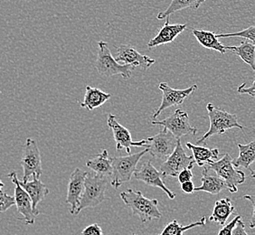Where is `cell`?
<instances>
[{
	"mask_svg": "<svg viewBox=\"0 0 255 235\" xmlns=\"http://www.w3.org/2000/svg\"><path fill=\"white\" fill-rule=\"evenodd\" d=\"M181 190L184 194H187V195H191L195 193V184L193 181H187L185 183H182L181 184Z\"/></svg>",
	"mask_w": 255,
	"mask_h": 235,
	"instance_id": "35",
	"label": "cell"
},
{
	"mask_svg": "<svg viewBox=\"0 0 255 235\" xmlns=\"http://www.w3.org/2000/svg\"><path fill=\"white\" fill-rule=\"evenodd\" d=\"M186 146L191 150L193 154L192 157L198 167H205L218 160L219 150L217 148H209L205 146L200 147L189 142H187Z\"/></svg>",
	"mask_w": 255,
	"mask_h": 235,
	"instance_id": "20",
	"label": "cell"
},
{
	"mask_svg": "<svg viewBox=\"0 0 255 235\" xmlns=\"http://www.w3.org/2000/svg\"><path fill=\"white\" fill-rule=\"evenodd\" d=\"M233 158L229 154H225L224 157L213 162L210 165L205 167L208 170H213L224 181L226 182L228 186V191L235 194L238 191L239 185H242L246 182V176L245 172L237 170L233 165Z\"/></svg>",
	"mask_w": 255,
	"mask_h": 235,
	"instance_id": "6",
	"label": "cell"
},
{
	"mask_svg": "<svg viewBox=\"0 0 255 235\" xmlns=\"http://www.w3.org/2000/svg\"><path fill=\"white\" fill-rule=\"evenodd\" d=\"M132 235H136V234H133Z\"/></svg>",
	"mask_w": 255,
	"mask_h": 235,
	"instance_id": "39",
	"label": "cell"
},
{
	"mask_svg": "<svg viewBox=\"0 0 255 235\" xmlns=\"http://www.w3.org/2000/svg\"><path fill=\"white\" fill-rule=\"evenodd\" d=\"M233 235H249L246 231V225L243 221H238L235 229L233 231Z\"/></svg>",
	"mask_w": 255,
	"mask_h": 235,
	"instance_id": "36",
	"label": "cell"
},
{
	"mask_svg": "<svg viewBox=\"0 0 255 235\" xmlns=\"http://www.w3.org/2000/svg\"><path fill=\"white\" fill-rule=\"evenodd\" d=\"M111 97H112V94L104 93L100 89L86 86L84 102L81 103V107L86 108L92 112L95 109L103 106L104 103L111 99Z\"/></svg>",
	"mask_w": 255,
	"mask_h": 235,
	"instance_id": "24",
	"label": "cell"
},
{
	"mask_svg": "<svg viewBox=\"0 0 255 235\" xmlns=\"http://www.w3.org/2000/svg\"><path fill=\"white\" fill-rule=\"evenodd\" d=\"M192 34L196 37L198 43L207 49L215 50L220 54L226 53V46L222 44L219 39L216 37V34L211 31L206 30L194 29Z\"/></svg>",
	"mask_w": 255,
	"mask_h": 235,
	"instance_id": "25",
	"label": "cell"
},
{
	"mask_svg": "<svg viewBox=\"0 0 255 235\" xmlns=\"http://www.w3.org/2000/svg\"><path fill=\"white\" fill-rule=\"evenodd\" d=\"M135 178L138 181H142L147 186H155L160 188L164 192L169 199H175L176 194L167 188L166 184L162 179V175L160 172L157 170L156 167L151 164V161H147L143 165L139 170H136L133 174Z\"/></svg>",
	"mask_w": 255,
	"mask_h": 235,
	"instance_id": "15",
	"label": "cell"
},
{
	"mask_svg": "<svg viewBox=\"0 0 255 235\" xmlns=\"http://www.w3.org/2000/svg\"><path fill=\"white\" fill-rule=\"evenodd\" d=\"M33 177L34 179L32 181L24 183L18 180V184L29 196L33 210L40 214V211L37 210V205L49 194V189L40 180V178H37L35 176H33Z\"/></svg>",
	"mask_w": 255,
	"mask_h": 235,
	"instance_id": "18",
	"label": "cell"
},
{
	"mask_svg": "<svg viewBox=\"0 0 255 235\" xmlns=\"http://www.w3.org/2000/svg\"><path fill=\"white\" fill-rule=\"evenodd\" d=\"M146 141L147 152L157 160L164 162L174 151L177 139L167 129L163 128L156 135L147 137Z\"/></svg>",
	"mask_w": 255,
	"mask_h": 235,
	"instance_id": "11",
	"label": "cell"
},
{
	"mask_svg": "<svg viewBox=\"0 0 255 235\" xmlns=\"http://www.w3.org/2000/svg\"><path fill=\"white\" fill-rule=\"evenodd\" d=\"M206 110L210 120V127L208 131L197 140V146L206 144V139L215 135H224L227 130L232 128L237 127L239 129H245V127L238 122L236 114L227 113L220 108H216L212 103H208L206 105Z\"/></svg>",
	"mask_w": 255,
	"mask_h": 235,
	"instance_id": "2",
	"label": "cell"
},
{
	"mask_svg": "<svg viewBox=\"0 0 255 235\" xmlns=\"http://www.w3.org/2000/svg\"><path fill=\"white\" fill-rule=\"evenodd\" d=\"M244 198L251 202L252 204V207H253V214H252V218H251L250 227L251 229H254L255 228V196H244Z\"/></svg>",
	"mask_w": 255,
	"mask_h": 235,
	"instance_id": "37",
	"label": "cell"
},
{
	"mask_svg": "<svg viewBox=\"0 0 255 235\" xmlns=\"http://www.w3.org/2000/svg\"><path fill=\"white\" fill-rule=\"evenodd\" d=\"M235 212V206L230 198L226 197L216 202L209 221L219 226H226V221Z\"/></svg>",
	"mask_w": 255,
	"mask_h": 235,
	"instance_id": "23",
	"label": "cell"
},
{
	"mask_svg": "<svg viewBox=\"0 0 255 235\" xmlns=\"http://www.w3.org/2000/svg\"><path fill=\"white\" fill-rule=\"evenodd\" d=\"M216 37L219 38H227V37H243L246 40H249L251 43L255 44V25H251L246 29L242 30L240 32L230 33V34H216Z\"/></svg>",
	"mask_w": 255,
	"mask_h": 235,
	"instance_id": "29",
	"label": "cell"
},
{
	"mask_svg": "<svg viewBox=\"0 0 255 235\" xmlns=\"http://www.w3.org/2000/svg\"><path fill=\"white\" fill-rule=\"evenodd\" d=\"M7 176L15 185V205L18 213L23 216L21 220L24 221L25 225H34V219L36 216H39V213L33 210L32 201L27 193L19 186L16 173L12 171Z\"/></svg>",
	"mask_w": 255,
	"mask_h": 235,
	"instance_id": "13",
	"label": "cell"
},
{
	"mask_svg": "<svg viewBox=\"0 0 255 235\" xmlns=\"http://www.w3.org/2000/svg\"><path fill=\"white\" fill-rule=\"evenodd\" d=\"M115 60L122 62L124 64L131 65L133 68L140 67L143 70H147L156 63V60L147 55L138 53L137 50L129 44H121L116 51Z\"/></svg>",
	"mask_w": 255,
	"mask_h": 235,
	"instance_id": "14",
	"label": "cell"
},
{
	"mask_svg": "<svg viewBox=\"0 0 255 235\" xmlns=\"http://www.w3.org/2000/svg\"><path fill=\"white\" fill-rule=\"evenodd\" d=\"M5 186L4 185V183L0 180V192H2V189H3V187Z\"/></svg>",
	"mask_w": 255,
	"mask_h": 235,
	"instance_id": "38",
	"label": "cell"
},
{
	"mask_svg": "<svg viewBox=\"0 0 255 235\" xmlns=\"http://www.w3.org/2000/svg\"><path fill=\"white\" fill-rule=\"evenodd\" d=\"M120 196L123 203L132 211L133 215L137 216L142 224L161 218L162 214L158 209L157 199H148L143 196L141 192L136 191L132 188L122 192Z\"/></svg>",
	"mask_w": 255,
	"mask_h": 235,
	"instance_id": "1",
	"label": "cell"
},
{
	"mask_svg": "<svg viewBox=\"0 0 255 235\" xmlns=\"http://www.w3.org/2000/svg\"><path fill=\"white\" fill-rule=\"evenodd\" d=\"M202 185L195 188V192H206L211 195H218L223 190H228V186L219 176L209 175L208 169L205 167L202 171Z\"/></svg>",
	"mask_w": 255,
	"mask_h": 235,
	"instance_id": "22",
	"label": "cell"
},
{
	"mask_svg": "<svg viewBox=\"0 0 255 235\" xmlns=\"http://www.w3.org/2000/svg\"><path fill=\"white\" fill-rule=\"evenodd\" d=\"M82 235H103V229L98 224L86 226L82 232Z\"/></svg>",
	"mask_w": 255,
	"mask_h": 235,
	"instance_id": "32",
	"label": "cell"
},
{
	"mask_svg": "<svg viewBox=\"0 0 255 235\" xmlns=\"http://www.w3.org/2000/svg\"><path fill=\"white\" fill-rule=\"evenodd\" d=\"M99 51L95 62V68L99 74L103 77H113L121 75L123 79L128 80L131 77L132 70L131 65L121 64L113 57L109 45L106 42H98Z\"/></svg>",
	"mask_w": 255,
	"mask_h": 235,
	"instance_id": "4",
	"label": "cell"
},
{
	"mask_svg": "<svg viewBox=\"0 0 255 235\" xmlns=\"http://www.w3.org/2000/svg\"><path fill=\"white\" fill-rule=\"evenodd\" d=\"M108 178L97 176L92 172H87L84 180V192L80 198L78 208L74 216H77L84 209L93 208L101 205L105 199Z\"/></svg>",
	"mask_w": 255,
	"mask_h": 235,
	"instance_id": "3",
	"label": "cell"
},
{
	"mask_svg": "<svg viewBox=\"0 0 255 235\" xmlns=\"http://www.w3.org/2000/svg\"><path fill=\"white\" fill-rule=\"evenodd\" d=\"M146 153L147 148L132 155L112 157L113 175L111 184L115 189L120 188L124 183L130 181L133 174L137 170V163Z\"/></svg>",
	"mask_w": 255,
	"mask_h": 235,
	"instance_id": "5",
	"label": "cell"
},
{
	"mask_svg": "<svg viewBox=\"0 0 255 235\" xmlns=\"http://www.w3.org/2000/svg\"><path fill=\"white\" fill-rule=\"evenodd\" d=\"M86 175L87 171H84L80 168H75V170L70 176L65 202L71 206L70 212L72 215H75V212L78 208L80 198L84 192V180Z\"/></svg>",
	"mask_w": 255,
	"mask_h": 235,
	"instance_id": "16",
	"label": "cell"
},
{
	"mask_svg": "<svg viewBox=\"0 0 255 235\" xmlns=\"http://www.w3.org/2000/svg\"><path fill=\"white\" fill-rule=\"evenodd\" d=\"M107 124H108V127L113 131L114 140L116 142L117 151L125 150L128 154H129L133 147H141L146 148L147 146L146 139L133 141L129 130L127 127H124L119 122L118 118L115 115L109 114L107 118Z\"/></svg>",
	"mask_w": 255,
	"mask_h": 235,
	"instance_id": "12",
	"label": "cell"
},
{
	"mask_svg": "<svg viewBox=\"0 0 255 235\" xmlns=\"http://www.w3.org/2000/svg\"><path fill=\"white\" fill-rule=\"evenodd\" d=\"M86 167L94 172L95 175L103 177H112L113 175V164L112 157H109L108 150L103 149L94 158L86 162Z\"/></svg>",
	"mask_w": 255,
	"mask_h": 235,
	"instance_id": "19",
	"label": "cell"
},
{
	"mask_svg": "<svg viewBox=\"0 0 255 235\" xmlns=\"http://www.w3.org/2000/svg\"><path fill=\"white\" fill-rule=\"evenodd\" d=\"M242 220V216H236L233 220L231 221L229 224L226 226H224L220 232L218 233V235H233V231L235 229L238 221Z\"/></svg>",
	"mask_w": 255,
	"mask_h": 235,
	"instance_id": "31",
	"label": "cell"
},
{
	"mask_svg": "<svg viewBox=\"0 0 255 235\" xmlns=\"http://www.w3.org/2000/svg\"><path fill=\"white\" fill-rule=\"evenodd\" d=\"M239 155L236 158L233 159V165L236 167H244L251 172L252 178H255V172L252 169V164H254L255 160V140L250 143L243 145L238 144Z\"/></svg>",
	"mask_w": 255,
	"mask_h": 235,
	"instance_id": "21",
	"label": "cell"
},
{
	"mask_svg": "<svg viewBox=\"0 0 255 235\" xmlns=\"http://www.w3.org/2000/svg\"><path fill=\"white\" fill-rule=\"evenodd\" d=\"M187 24L171 25L169 23V17H167V21L159 29L157 35L152 39L149 40V42L147 43V47L149 49H152L154 47H157L159 45L170 44L179 34H182L185 30L187 29Z\"/></svg>",
	"mask_w": 255,
	"mask_h": 235,
	"instance_id": "17",
	"label": "cell"
},
{
	"mask_svg": "<svg viewBox=\"0 0 255 235\" xmlns=\"http://www.w3.org/2000/svg\"><path fill=\"white\" fill-rule=\"evenodd\" d=\"M21 166L23 167V179L22 182L29 181L31 176H35L40 178L43 174L42 159L39 147L36 140L31 137L26 138L23 147V153L21 158Z\"/></svg>",
	"mask_w": 255,
	"mask_h": 235,
	"instance_id": "7",
	"label": "cell"
},
{
	"mask_svg": "<svg viewBox=\"0 0 255 235\" xmlns=\"http://www.w3.org/2000/svg\"><path fill=\"white\" fill-rule=\"evenodd\" d=\"M158 89L162 93V101L157 111L153 113V120H156V118L165 110L183 104L185 100H187L192 93L197 91L198 86L196 84H194L188 88L177 90V89L171 88L167 83H160L158 85Z\"/></svg>",
	"mask_w": 255,
	"mask_h": 235,
	"instance_id": "10",
	"label": "cell"
},
{
	"mask_svg": "<svg viewBox=\"0 0 255 235\" xmlns=\"http://www.w3.org/2000/svg\"><path fill=\"white\" fill-rule=\"evenodd\" d=\"M151 124L154 126H162L177 139H180V137L188 134L196 135L198 132V129L189 122L188 113L181 109H177L169 117L162 120H152Z\"/></svg>",
	"mask_w": 255,
	"mask_h": 235,
	"instance_id": "8",
	"label": "cell"
},
{
	"mask_svg": "<svg viewBox=\"0 0 255 235\" xmlns=\"http://www.w3.org/2000/svg\"><path fill=\"white\" fill-rule=\"evenodd\" d=\"M226 51L239 56L246 64L255 71V46L250 41L242 42L238 46H226Z\"/></svg>",
	"mask_w": 255,
	"mask_h": 235,
	"instance_id": "26",
	"label": "cell"
},
{
	"mask_svg": "<svg viewBox=\"0 0 255 235\" xmlns=\"http://www.w3.org/2000/svg\"><path fill=\"white\" fill-rule=\"evenodd\" d=\"M195 160L192 156L187 155L182 146L180 139H177V146L174 151L159 167L162 176L177 177V175L186 168H192L195 166Z\"/></svg>",
	"mask_w": 255,
	"mask_h": 235,
	"instance_id": "9",
	"label": "cell"
},
{
	"mask_svg": "<svg viewBox=\"0 0 255 235\" xmlns=\"http://www.w3.org/2000/svg\"><path fill=\"white\" fill-rule=\"evenodd\" d=\"M255 81L253 82V84L251 85L250 87H246V84H243L237 88V92L240 94H248L250 95L252 98L255 97Z\"/></svg>",
	"mask_w": 255,
	"mask_h": 235,
	"instance_id": "34",
	"label": "cell"
},
{
	"mask_svg": "<svg viewBox=\"0 0 255 235\" xmlns=\"http://www.w3.org/2000/svg\"><path fill=\"white\" fill-rule=\"evenodd\" d=\"M206 1V0H171L167 9L160 12L157 15V18L158 20L164 19V18L169 17L170 15L176 13L177 11L187 9V8L193 10L198 9L200 5L204 4Z\"/></svg>",
	"mask_w": 255,
	"mask_h": 235,
	"instance_id": "27",
	"label": "cell"
},
{
	"mask_svg": "<svg viewBox=\"0 0 255 235\" xmlns=\"http://www.w3.org/2000/svg\"><path fill=\"white\" fill-rule=\"evenodd\" d=\"M206 216H203L200 220L190 224V225H187V226H181L178 224L177 220H173L164 227V229L159 234V235H183L186 231L190 230L196 226L198 227V226H206Z\"/></svg>",
	"mask_w": 255,
	"mask_h": 235,
	"instance_id": "28",
	"label": "cell"
},
{
	"mask_svg": "<svg viewBox=\"0 0 255 235\" xmlns=\"http://www.w3.org/2000/svg\"><path fill=\"white\" fill-rule=\"evenodd\" d=\"M13 206H15V198L3 191L0 192V214L5 213Z\"/></svg>",
	"mask_w": 255,
	"mask_h": 235,
	"instance_id": "30",
	"label": "cell"
},
{
	"mask_svg": "<svg viewBox=\"0 0 255 235\" xmlns=\"http://www.w3.org/2000/svg\"><path fill=\"white\" fill-rule=\"evenodd\" d=\"M177 179L178 182L182 184V183H185V182L192 181V178L194 177L193 175V172H192V168H186V169H183L178 175H177Z\"/></svg>",
	"mask_w": 255,
	"mask_h": 235,
	"instance_id": "33",
	"label": "cell"
}]
</instances>
